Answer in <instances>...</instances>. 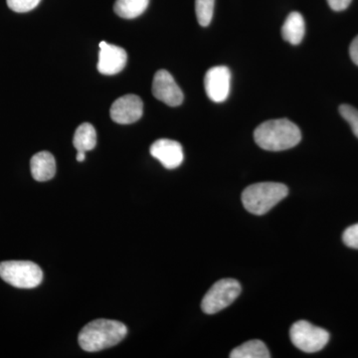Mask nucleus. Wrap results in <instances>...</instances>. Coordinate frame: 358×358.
Masks as SVG:
<instances>
[{"instance_id":"obj_21","label":"nucleus","mask_w":358,"mask_h":358,"mask_svg":"<svg viewBox=\"0 0 358 358\" xmlns=\"http://www.w3.org/2000/svg\"><path fill=\"white\" fill-rule=\"evenodd\" d=\"M352 0H327L329 6L334 11L345 10L350 4L352 3Z\"/></svg>"},{"instance_id":"obj_20","label":"nucleus","mask_w":358,"mask_h":358,"mask_svg":"<svg viewBox=\"0 0 358 358\" xmlns=\"http://www.w3.org/2000/svg\"><path fill=\"white\" fill-rule=\"evenodd\" d=\"M343 240L350 248L358 249V224L350 226L343 232Z\"/></svg>"},{"instance_id":"obj_14","label":"nucleus","mask_w":358,"mask_h":358,"mask_svg":"<svg viewBox=\"0 0 358 358\" xmlns=\"http://www.w3.org/2000/svg\"><path fill=\"white\" fill-rule=\"evenodd\" d=\"M73 145L77 152H89L94 150L96 145V129L89 122H84L78 127L75 131Z\"/></svg>"},{"instance_id":"obj_8","label":"nucleus","mask_w":358,"mask_h":358,"mask_svg":"<svg viewBox=\"0 0 358 358\" xmlns=\"http://www.w3.org/2000/svg\"><path fill=\"white\" fill-rule=\"evenodd\" d=\"M152 94L155 99L166 103L169 107H178L182 103L185 99L176 80L166 70H159L155 73L152 82Z\"/></svg>"},{"instance_id":"obj_11","label":"nucleus","mask_w":358,"mask_h":358,"mask_svg":"<svg viewBox=\"0 0 358 358\" xmlns=\"http://www.w3.org/2000/svg\"><path fill=\"white\" fill-rule=\"evenodd\" d=\"M150 152L167 169H178L185 159L182 145L178 141L167 138L155 141L150 148Z\"/></svg>"},{"instance_id":"obj_7","label":"nucleus","mask_w":358,"mask_h":358,"mask_svg":"<svg viewBox=\"0 0 358 358\" xmlns=\"http://www.w3.org/2000/svg\"><path fill=\"white\" fill-rule=\"evenodd\" d=\"M205 92L211 101L222 103L230 94L231 72L226 66H215L207 71L204 78Z\"/></svg>"},{"instance_id":"obj_15","label":"nucleus","mask_w":358,"mask_h":358,"mask_svg":"<svg viewBox=\"0 0 358 358\" xmlns=\"http://www.w3.org/2000/svg\"><path fill=\"white\" fill-rule=\"evenodd\" d=\"M231 358H270L267 346L259 339L247 341L230 353Z\"/></svg>"},{"instance_id":"obj_5","label":"nucleus","mask_w":358,"mask_h":358,"mask_svg":"<svg viewBox=\"0 0 358 358\" xmlns=\"http://www.w3.org/2000/svg\"><path fill=\"white\" fill-rule=\"evenodd\" d=\"M289 338L296 348L306 353L320 352L327 345L329 334L307 320L294 322L289 329Z\"/></svg>"},{"instance_id":"obj_19","label":"nucleus","mask_w":358,"mask_h":358,"mask_svg":"<svg viewBox=\"0 0 358 358\" xmlns=\"http://www.w3.org/2000/svg\"><path fill=\"white\" fill-rule=\"evenodd\" d=\"M11 10L18 13H28L38 6L41 0H6Z\"/></svg>"},{"instance_id":"obj_17","label":"nucleus","mask_w":358,"mask_h":358,"mask_svg":"<svg viewBox=\"0 0 358 358\" xmlns=\"http://www.w3.org/2000/svg\"><path fill=\"white\" fill-rule=\"evenodd\" d=\"M215 0H195V13L200 25L206 27L213 17Z\"/></svg>"},{"instance_id":"obj_1","label":"nucleus","mask_w":358,"mask_h":358,"mask_svg":"<svg viewBox=\"0 0 358 358\" xmlns=\"http://www.w3.org/2000/svg\"><path fill=\"white\" fill-rule=\"evenodd\" d=\"M127 334L128 329L121 322L96 320L82 329L78 341L85 352H96L117 345L126 338Z\"/></svg>"},{"instance_id":"obj_18","label":"nucleus","mask_w":358,"mask_h":358,"mask_svg":"<svg viewBox=\"0 0 358 358\" xmlns=\"http://www.w3.org/2000/svg\"><path fill=\"white\" fill-rule=\"evenodd\" d=\"M341 117L352 127L353 134L358 138V110L350 105H341L339 107Z\"/></svg>"},{"instance_id":"obj_13","label":"nucleus","mask_w":358,"mask_h":358,"mask_svg":"<svg viewBox=\"0 0 358 358\" xmlns=\"http://www.w3.org/2000/svg\"><path fill=\"white\" fill-rule=\"evenodd\" d=\"M305 20L300 13L289 14L282 27V36L284 40L292 45H299L305 36Z\"/></svg>"},{"instance_id":"obj_3","label":"nucleus","mask_w":358,"mask_h":358,"mask_svg":"<svg viewBox=\"0 0 358 358\" xmlns=\"http://www.w3.org/2000/svg\"><path fill=\"white\" fill-rule=\"evenodd\" d=\"M289 189L279 182H260L248 186L242 193L245 209L255 215H263L288 196Z\"/></svg>"},{"instance_id":"obj_2","label":"nucleus","mask_w":358,"mask_h":358,"mask_svg":"<svg viewBox=\"0 0 358 358\" xmlns=\"http://www.w3.org/2000/svg\"><path fill=\"white\" fill-rule=\"evenodd\" d=\"M254 140L263 150L281 152L298 145L301 134L299 127L289 120H271L255 129Z\"/></svg>"},{"instance_id":"obj_23","label":"nucleus","mask_w":358,"mask_h":358,"mask_svg":"<svg viewBox=\"0 0 358 358\" xmlns=\"http://www.w3.org/2000/svg\"><path fill=\"white\" fill-rule=\"evenodd\" d=\"M85 159H86V152H78L77 157H76L77 162H84Z\"/></svg>"},{"instance_id":"obj_22","label":"nucleus","mask_w":358,"mask_h":358,"mask_svg":"<svg viewBox=\"0 0 358 358\" xmlns=\"http://www.w3.org/2000/svg\"><path fill=\"white\" fill-rule=\"evenodd\" d=\"M350 58L358 66V36L355 37L350 47Z\"/></svg>"},{"instance_id":"obj_10","label":"nucleus","mask_w":358,"mask_h":358,"mask_svg":"<svg viewBox=\"0 0 358 358\" xmlns=\"http://www.w3.org/2000/svg\"><path fill=\"white\" fill-rule=\"evenodd\" d=\"M128 55L122 47L102 41L99 52L98 71L103 75H115L126 67Z\"/></svg>"},{"instance_id":"obj_12","label":"nucleus","mask_w":358,"mask_h":358,"mask_svg":"<svg viewBox=\"0 0 358 358\" xmlns=\"http://www.w3.org/2000/svg\"><path fill=\"white\" fill-rule=\"evenodd\" d=\"M33 178L39 182L50 180L55 176L56 160L49 152H40L30 160Z\"/></svg>"},{"instance_id":"obj_16","label":"nucleus","mask_w":358,"mask_h":358,"mask_svg":"<svg viewBox=\"0 0 358 358\" xmlns=\"http://www.w3.org/2000/svg\"><path fill=\"white\" fill-rule=\"evenodd\" d=\"M150 0H117L114 10L120 17L134 20L147 10Z\"/></svg>"},{"instance_id":"obj_6","label":"nucleus","mask_w":358,"mask_h":358,"mask_svg":"<svg viewBox=\"0 0 358 358\" xmlns=\"http://www.w3.org/2000/svg\"><path fill=\"white\" fill-rule=\"evenodd\" d=\"M241 285L234 279H223L216 282L205 294L201 308L207 315H214L229 307L239 294Z\"/></svg>"},{"instance_id":"obj_9","label":"nucleus","mask_w":358,"mask_h":358,"mask_svg":"<svg viewBox=\"0 0 358 358\" xmlns=\"http://www.w3.org/2000/svg\"><path fill=\"white\" fill-rule=\"evenodd\" d=\"M143 113V101L136 95L121 96L115 101L110 110L113 121L120 124H131L138 122Z\"/></svg>"},{"instance_id":"obj_4","label":"nucleus","mask_w":358,"mask_h":358,"mask_svg":"<svg viewBox=\"0 0 358 358\" xmlns=\"http://www.w3.org/2000/svg\"><path fill=\"white\" fill-rule=\"evenodd\" d=\"M0 278L15 288L33 289L41 284L43 272L30 261H6L0 263Z\"/></svg>"}]
</instances>
